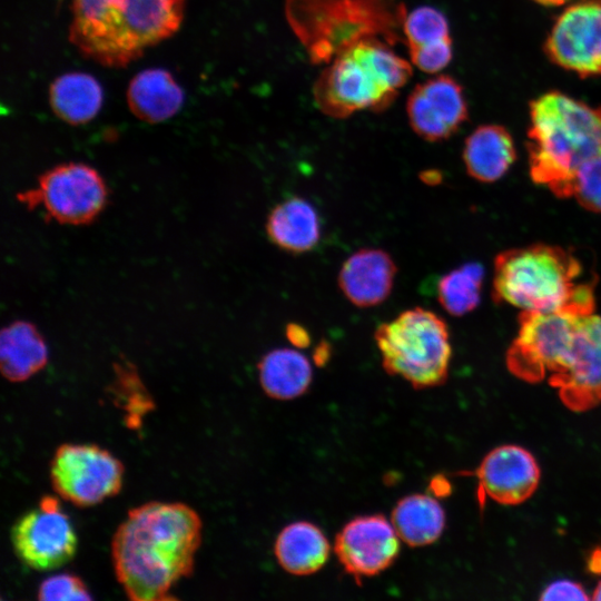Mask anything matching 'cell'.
I'll return each mask as SVG.
<instances>
[{
    "mask_svg": "<svg viewBox=\"0 0 601 601\" xmlns=\"http://www.w3.org/2000/svg\"><path fill=\"white\" fill-rule=\"evenodd\" d=\"M201 520L184 503L148 502L128 512L111 542L118 582L135 601L170 599L194 569Z\"/></svg>",
    "mask_w": 601,
    "mask_h": 601,
    "instance_id": "obj_1",
    "label": "cell"
},
{
    "mask_svg": "<svg viewBox=\"0 0 601 601\" xmlns=\"http://www.w3.org/2000/svg\"><path fill=\"white\" fill-rule=\"evenodd\" d=\"M70 42L88 59L124 67L180 27L185 0H70Z\"/></svg>",
    "mask_w": 601,
    "mask_h": 601,
    "instance_id": "obj_2",
    "label": "cell"
},
{
    "mask_svg": "<svg viewBox=\"0 0 601 601\" xmlns=\"http://www.w3.org/2000/svg\"><path fill=\"white\" fill-rule=\"evenodd\" d=\"M529 111L526 149L532 180L559 198L573 196L579 169L601 157V108L549 91L532 100Z\"/></svg>",
    "mask_w": 601,
    "mask_h": 601,
    "instance_id": "obj_3",
    "label": "cell"
},
{
    "mask_svg": "<svg viewBox=\"0 0 601 601\" xmlns=\"http://www.w3.org/2000/svg\"><path fill=\"white\" fill-rule=\"evenodd\" d=\"M582 274L580 260L559 246L508 249L494 260L493 299L523 311L592 314L594 280L582 282Z\"/></svg>",
    "mask_w": 601,
    "mask_h": 601,
    "instance_id": "obj_4",
    "label": "cell"
},
{
    "mask_svg": "<svg viewBox=\"0 0 601 601\" xmlns=\"http://www.w3.org/2000/svg\"><path fill=\"white\" fill-rule=\"evenodd\" d=\"M392 47L371 38L338 52L314 82L313 98L318 109L343 119L362 110L388 108L411 78L413 66Z\"/></svg>",
    "mask_w": 601,
    "mask_h": 601,
    "instance_id": "obj_5",
    "label": "cell"
},
{
    "mask_svg": "<svg viewBox=\"0 0 601 601\" xmlns=\"http://www.w3.org/2000/svg\"><path fill=\"white\" fill-rule=\"evenodd\" d=\"M286 18L313 63L365 39L404 43L402 0H286Z\"/></svg>",
    "mask_w": 601,
    "mask_h": 601,
    "instance_id": "obj_6",
    "label": "cell"
},
{
    "mask_svg": "<svg viewBox=\"0 0 601 601\" xmlns=\"http://www.w3.org/2000/svg\"><path fill=\"white\" fill-rule=\"evenodd\" d=\"M382 366L414 388L443 384L452 356L450 332L443 318L416 306L382 323L374 333Z\"/></svg>",
    "mask_w": 601,
    "mask_h": 601,
    "instance_id": "obj_7",
    "label": "cell"
},
{
    "mask_svg": "<svg viewBox=\"0 0 601 601\" xmlns=\"http://www.w3.org/2000/svg\"><path fill=\"white\" fill-rule=\"evenodd\" d=\"M583 316L570 311H523L506 353L508 370L528 383L551 376L568 354Z\"/></svg>",
    "mask_w": 601,
    "mask_h": 601,
    "instance_id": "obj_8",
    "label": "cell"
},
{
    "mask_svg": "<svg viewBox=\"0 0 601 601\" xmlns=\"http://www.w3.org/2000/svg\"><path fill=\"white\" fill-rule=\"evenodd\" d=\"M100 174L82 162L58 165L43 173L36 188L17 195L28 209L42 207L47 218L60 224L91 223L107 204Z\"/></svg>",
    "mask_w": 601,
    "mask_h": 601,
    "instance_id": "obj_9",
    "label": "cell"
},
{
    "mask_svg": "<svg viewBox=\"0 0 601 601\" xmlns=\"http://www.w3.org/2000/svg\"><path fill=\"white\" fill-rule=\"evenodd\" d=\"M122 477L121 462L93 444H62L50 463L52 487L77 506H91L116 495Z\"/></svg>",
    "mask_w": 601,
    "mask_h": 601,
    "instance_id": "obj_10",
    "label": "cell"
},
{
    "mask_svg": "<svg viewBox=\"0 0 601 601\" xmlns=\"http://www.w3.org/2000/svg\"><path fill=\"white\" fill-rule=\"evenodd\" d=\"M17 556L39 571L57 569L76 553L77 535L67 514L53 496H43L38 506L21 515L11 529Z\"/></svg>",
    "mask_w": 601,
    "mask_h": 601,
    "instance_id": "obj_11",
    "label": "cell"
},
{
    "mask_svg": "<svg viewBox=\"0 0 601 601\" xmlns=\"http://www.w3.org/2000/svg\"><path fill=\"white\" fill-rule=\"evenodd\" d=\"M544 52L554 65L580 77L601 76V0L568 6L554 21Z\"/></svg>",
    "mask_w": 601,
    "mask_h": 601,
    "instance_id": "obj_12",
    "label": "cell"
},
{
    "mask_svg": "<svg viewBox=\"0 0 601 601\" xmlns=\"http://www.w3.org/2000/svg\"><path fill=\"white\" fill-rule=\"evenodd\" d=\"M548 381L573 412L601 403V316L592 313L581 318L568 354Z\"/></svg>",
    "mask_w": 601,
    "mask_h": 601,
    "instance_id": "obj_13",
    "label": "cell"
},
{
    "mask_svg": "<svg viewBox=\"0 0 601 601\" xmlns=\"http://www.w3.org/2000/svg\"><path fill=\"white\" fill-rule=\"evenodd\" d=\"M334 551L344 570L359 582L392 565L400 552V538L383 515L358 516L336 534Z\"/></svg>",
    "mask_w": 601,
    "mask_h": 601,
    "instance_id": "obj_14",
    "label": "cell"
},
{
    "mask_svg": "<svg viewBox=\"0 0 601 601\" xmlns=\"http://www.w3.org/2000/svg\"><path fill=\"white\" fill-rule=\"evenodd\" d=\"M413 131L427 141L451 137L467 119V105L461 85L440 75L414 87L406 101Z\"/></svg>",
    "mask_w": 601,
    "mask_h": 601,
    "instance_id": "obj_15",
    "label": "cell"
},
{
    "mask_svg": "<svg viewBox=\"0 0 601 601\" xmlns=\"http://www.w3.org/2000/svg\"><path fill=\"white\" fill-rule=\"evenodd\" d=\"M475 475L480 501L490 497L500 504L516 505L536 491L541 471L535 457L526 449L504 444L483 457Z\"/></svg>",
    "mask_w": 601,
    "mask_h": 601,
    "instance_id": "obj_16",
    "label": "cell"
},
{
    "mask_svg": "<svg viewBox=\"0 0 601 601\" xmlns=\"http://www.w3.org/2000/svg\"><path fill=\"white\" fill-rule=\"evenodd\" d=\"M396 273V264L386 250L362 248L343 263L337 283L354 306L367 308L388 298Z\"/></svg>",
    "mask_w": 601,
    "mask_h": 601,
    "instance_id": "obj_17",
    "label": "cell"
},
{
    "mask_svg": "<svg viewBox=\"0 0 601 601\" xmlns=\"http://www.w3.org/2000/svg\"><path fill=\"white\" fill-rule=\"evenodd\" d=\"M265 228L269 240L289 254L311 252L319 243L322 234L315 207L298 196L275 205L267 216Z\"/></svg>",
    "mask_w": 601,
    "mask_h": 601,
    "instance_id": "obj_18",
    "label": "cell"
},
{
    "mask_svg": "<svg viewBox=\"0 0 601 601\" xmlns=\"http://www.w3.org/2000/svg\"><path fill=\"white\" fill-rule=\"evenodd\" d=\"M130 111L140 120L157 124L174 117L184 104V91L171 73L152 68L137 73L127 89Z\"/></svg>",
    "mask_w": 601,
    "mask_h": 601,
    "instance_id": "obj_19",
    "label": "cell"
},
{
    "mask_svg": "<svg viewBox=\"0 0 601 601\" xmlns=\"http://www.w3.org/2000/svg\"><path fill=\"white\" fill-rule=\"evenodd\" d=\"M516 158L511 134L500 125L477 127L465 140L463 161L467 174L482 183L503 177Z\"/></svg>",
    "mask_w": 601,
    "mask_h": 601,
    "instance_id": "obj_20",
    "label": "cell"
},
{
    "mask_svg": "<svg viewBox=\"0 0 601 601\" xmlns=\"http://www.w3.org/2000/svg\"><path fill=\"white\" fill-rule=\"evenodd\" d=\"M47 362V344L33 324L17 321L1 331L0 367L8 381H26L40 372Z\"/></svg>",
    "mask_w": 601,
    "mask_h": 601,
    "instance_id": "obj_21",
    "label": "cell"
},
{
    "mask_svg": "<svg viewBox=\"0 0 601 601\" xmlns=\"http://www.w3.org/2000/svg\"><path fill=\"white\" fill-rule=\"evenodd\" d=\"M329 548L318 526L298 521L280 531L275 542V555L288 573L306 575L318 571L326 563Z\"/></svg>",
    "mask_w": 601,
    "mask_h": 601,
    "instance_id": "obj_22",
    "label": "cell"
},
{
    "mask_svg": "<svg viewBox=\"0 0 601 601\" xmlns=\"http://www.w3.org/2000/svg\"><path fill=\"white\" fill-rule=\"evenodd\" d=\"M49 104L53 114L70 125L92 120L102 105L100 83L85 72H68L56 78L49 88Z\"/></svg>",
    "mask_w": 601,
    "mask_h": 601,
    "instance_id": "obj_23",
    "label": "cell"
},
{
    "mask_svg": "<svg viewBox=\"0 0 601 601\" xmlns=\"http://www.w3.org/2000/svg\"><path fill=\"white\" fill-rule=\"evenodd\" d=\"M259 383L264 392L276 400H292L309 387L313 370L308 358L296 349L276 348L258 363Z\"/></svg>",
    "mask_w": 601,
    "mask_h": 601,
    "instance_id": "obj_24",
    "label": "cell"
},
{
    "mask_svg": "<svg viewBox=\"0 0 601 601\" xmlns=\"http://www.w3.org/2000/svg\"><path fill=\"white\" fill-rule=\"evenodd\" d=\"M391 520L398 538L410 546L435 542L445 528L444 509L427 494H412L400 500Z\"/></svg>",
    "mask_w": 601,
    "mask_h": 601,
    "instance_id": "obj_25",
    "label": "cell"
},
{
    "mask_svg": "<svg viewBox=\"0 0 601 601\" xmlns=\"http://www.w3.org/2000/svg\"><path fill=\"white\" fill-rule=\"evenodd\" d=\"M484 268L479 263H466L443 275L437 283V299L453 316L472 312L480 303Z\"/></svg>",
    "mask_w": 601,
    "mask_h": 601,
    "instance_id": "obj_26",
    "label": "cell"
},
{
    "mask_svg": "<svg viewBox=\"0 0 601 601\" xmlns=\"http://www.w3.org/2000/svg\"><path fill=\"white\" fill-rule=\"evenodd\" d=\"M446 17L430 6L415 8L406 13L402 32L408 49L431 45L450 37Z\"/></svg>",
    "mask_w": 601,
    "mask_h": 601,
    "instance_id": "obj_27",
    "label": "cell"
},
{
    "mask_svg": "<svg viewBox=\"0 0 601 601\" xmlns=\"http://www.w3.org/2000/svg\"><path fill=\"white\" fill-rule=\"evenodd\" d=\"M573 197L585 209L601 213V157L585 162L579 169Z\"/></svg>",
    "mask_w": 601,
    "mask_h": 601,
    "instance_id": "obj_28",
    "label": "cell"
},
{
    "mask_svg": "<svg viewBox=\"0 0 601 601\" xmlns=\"http://www.w3.org/2000/svg\"><path fill=\"white\" fill-rule=\"evenodd\" d=\"M38 599L43 601L90 600V593L80 578L62 573L43 580L38 589Z\"/></svg>",
    "mask_w": 601,
    "mask_h": 601,
    "instance_id": "obj_29",
    "label": "cell"
},
{
    "mask_svg": "<svg viewBox=\"0 0 601 601\" xmlns=\"http://www.w3.org/2000/svg\"><path fill=\"white\" fill-rule=\"evenodd\" d=\"M411 63L427 73L444 69L453 57L451 38L408 49Z\"/></svg>",
    "mask_w": 601,
    "mask_h": 601,
    "instance_id": "obj_30",
    "label": "cell"
},
{
    "mask_svg": "<svg viewBox=\"0 0 601 601\" xmlns=\"http://www.w3.org/2000/svg\"><path fill=\"white\" fill-rule=\"evenodd\" d=\"M591 597L588 595L583 587L572 580H558L549 585L542 591L540 600H589Z\"/></svg>",
    "mask_w": 601,
    "mask_h": 601,
    "instance_id": "obj_31",
    "label": "cell"
},
{
    "mask_svg": "<svg viewBox=\"0 0 601 601\" xmlns=\"http://www.w3.org/2000/svg\"><path fill=\"white\" fill-rule=\"evenodd\" d=\"M285 333L287 339L298 348H305L311 344V335L308 331L300 324H287Z\"/></svg>",
    "mask_w": 601,
    "mask_h": 601,
    "instance_id": "obj_32",
    "label": "cell"
},
{
    "mask_svg": "<svg viewBox=\"0 0 601 601\" xmlns=\"http://www.w3.org/2000/svg\"><path fill=\"white\" fill-rule=\"evenodd\" d=\"M329 344L327 342L321 343L314 353V361L317 365H324L329 358Z\"/></svg>",
    "mask_w": 601,
    "mask_h": 601,
    "instance_id": "obj_33",
    "label": "cell"
},
{
    "mask_svg": "<svg viewBox=\"0 0 601 601\" xmlns=\"http://www.w3.org/2000/svg\"><path fill=\"white\" fill-rule=\"evenodd\" d=\"M589 566L592 571L599 572L601 571V551L595 550L593 554L590 558Z\"/></svg>",
    "mask_w": 601,
    "mask_h": 601,
    "instance_id": "obj_34",
    "label": "cell"
},
{
    "mask_svg": "<svg viewBox=\"0 0 601 601\" xmlns=\"http://www.w3.org/2000/svg\"><path fill=\"white\" fill-rule=\"evenodd\" d=\"M533 1L542 6L556 7V6L565 4L572 0H533Z\"/></svg>",
    "mask_w": 601,
    "mask_h": 601,
    "instance_id": "obj_35",
    "label": "cell"
},
{
    "mask_svg": "<svg viewBox=\"0 0 601 601\" xmlns=\"http://www.w3.org/2000/svg\"><path fill=\"white\" fill-rule=\"evenodd\" d=\"M592 600L601 601V581L598 583L591 595Z\"/></svg>",
    "mask_w": 601,
    "mask_h": 601,
    "instance_id": "obj_36",
    "label": "cell"
}]
</instances>
